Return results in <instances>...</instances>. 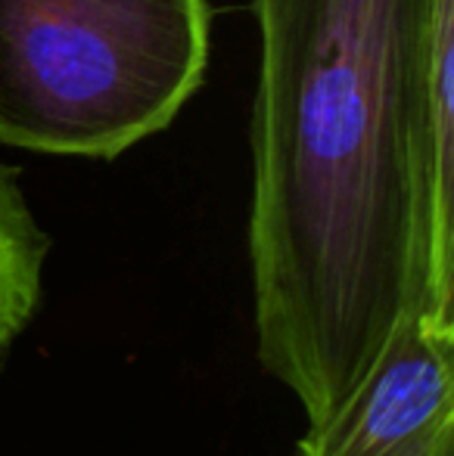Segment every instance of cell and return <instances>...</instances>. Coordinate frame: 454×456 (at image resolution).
Instances as JSON below:
<instances>
[{"mask_svg":"<svg viewBox=\"0 0 454 456\" xmlns=\"http://www.w3.org/2000/svg\"><path fill=\"white\" fill-rule=\"evenodd\" d=\"M255 354L315 426L454 323V0H252Z\"/></svg>","mask_w":454,"mask_h":456,"instance_id":"1","label":"cell"},{"mask_svg":"<svg viewBox=\"0 0 454 456\" xmlns=\"http://www.w3.org/2000/svg\"><path fill=\"white\" fill-rule=\"evenodd\" d=\"M209 66L206 0H0V143L115 159Z\"/></svg>","mask_w":454,"mask_h":456,"instance_id":"2","label":"cell"},{"mask_svg":"<svg viewBox=\"0 0 454 456\" xmlns=\"http://www.w3.org/2000/svg\"><path fill=\"white\" fill-rule=\"evenodd\" d=\"M454 451V323L411 311L334 416L296 456H442Z\"/></svg>","mask_w":454,"mask_h":456,"instance_id":"3","label":"cell"},{"mask_svg":"<svg viewBox=\"0 0 454 456\" xmlns=\"http://www.w3.org/2000/svg\"><path fill=\"white\" fill-rule=\"evenodd\" d=\"M47 255L50 236L19 183V168L0 162V361L41 307Z\"/></svg>","mask_w":454,"mask_h":456,"instance_id":"4","label":"cell"},{"mask_svg":"<svg viewBox=\"0 0 454 456\" xmlns=\"http://www.w3.org/2000/svg\"><path fill=\"white\" fill-rule=\"evenodd\" d=\"M442 456H454V451H449V453H442Z\"/></svg>","mask_w":454,"mask_h":456,"instance_id":"5","label":"cell"},{"mask_svg":"<svg viewBox=\"0 0 454 456\" xmlns=\"http://www.w3.org/2000/svg\"><path fill=\"white\" fill-rule=\"evenodd\" d=\"M0 366H4V361H0Z\"/></svg>","mask_w":454,"mask_h":456,"instance_id":"6","label":"cell"}]
</instances>
